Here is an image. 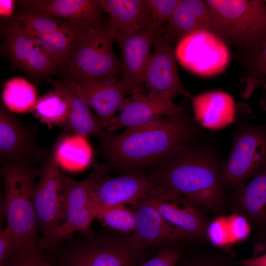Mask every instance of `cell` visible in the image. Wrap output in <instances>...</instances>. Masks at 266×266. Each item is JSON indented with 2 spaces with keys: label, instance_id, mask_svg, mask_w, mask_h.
I'll list each match as a JSON object with an SVG mask.
<instances>
[{
  "label": "cell",
  "instance_id": "obj_1",
  "mask_svg": "<svg viewBox=\"0 0 266 266\" xmlns=\"http://www.w3.org/2000/svg\"><path fill=\"white\" fill-rule=\"evenodd\" d=\"M184 110L102 139L101 152L109 167L130 171L151 167L169 154L195 140L200 129Z\"/></svg>",
  "mask_w": 266,
  "mask_h": 266
},
{
  "label": "cell",
  "instance_id": "obj_2",
  "mask_svg": "<svg viewBox=\"0 0 266 266\" xmlns=\"http://www.w3.org/2000/svg\"><path fill=\"white\" fill-rule=\"evenodd\" d=\"M222 163L211 148L194 141L150 167L148 175L156 186L186 197L204 212L217 213L227 202Z\"/></svg>",
  "mask_w": 266,
  "mask_h": 266
},
{
  "label": "cell",
  "instance_id": "obj_3",
  "mask_svg": "<svg viewBox=\"0 0 266 266\" xmlns=\"http://www.w3.org/2000/svg\"><path fill=\"white\" fill-rule=\"evenodd\" d=\"M39 173L40 170L34 167L16 164H1L6 227L14 236L17 249L38 246L34 191L35 178Z\"/></svg>",
  "mask_w": 266,
  "mask_h": 266
},
{
  "label": "cell",
  "instance_id": "obj_4",
  "mask_svg": "<svg viewBox=\"0 0 266 266\" xmlns=\"http://www.w3.org/2000/svg\"><path fill=\"white\" fill-rule=\"evenodd\" d=\"M113 42L108 23L101 20L84 28L66 65L69 79L77 82L118 79L122 71L113 51Z\"/></svg>",
  "mask_w": 266,
  "mask_h": 266
},
{
  "label": "cell",
  "instance_id": "obj_5",
  "mask_svg": "<svg viewBox=\"0 0 266 266\" xmlns=\"http://www.w3.org/2000/svg\"><path fill=\"white\" fill-rule=\"evenodd\" d=\"M109 168L107 163L101 164L80 181L63 174L61 221L58 226L44 233L38 241L40 248L53 249L73 233L88 228L97 215L92 201L94 189Z\"/></svg>",
  "mask_w": 266,
  "mask_h": 266
},
{
  "label": "cell",
  "instance_id": "obj_6",
  "mask_svg": "<svg viewBox=\"0 0 266 266\" xmlns=\"http://www.w3.org/2000/svg\"><path fill=\"white\" fill-rule=\"evenodd\" d=\"M226 43L245 49L266 40V3L261 0H206Z\"/></svg>",
  "mask_w": 266,
  "mask_h": 266
},
{
  "label": "cell",
  "instance_id": "obj_7",
  "mask_svg": "<svg viewBox=\"0 0 266 266\" xmlns=\"http://www.w3.org/2000/svg\"><path fill=\"white\" fill-rule=\"evenodd\" d=\"M232 148L222 163L221 175L225 189H235L266 167V124H238Z\"/></svg>",
  "mask_w": 266,
  "mask_h": 266
},
{
  "label": "cell",
  "instance_id": "obj_8",
  "mask_svg": "<svg viewBox=\"0 0 266 266\" xmlns=\"http://www.w3.org/2000/svg\"><path fill=\"white\" fill-rule=\"evenodd\" d=\"M174 41L160 32L153 33V51L147 67L144 84L148 95L166 100L179 96H192L181 83L177 71Z\"/></svg>",
  "mask_w": 266,
  "mask_h": 266
},
{
  "label": "cell",
  "instance_id": "obj_9",
  "mask_svg": "<svg viewBox=\"0 0 266 266\" xmlns=\"http://www.w3.org/2000/svg\"><path fill=\"white\" fill-rule=\"evenodd\" d=\"M37 128L26 125L5 108L0 109V160L2 164L41 166L52 152L36 142Z\"/></svg>",
  "mask_w": 266,
  "mask_h": 266
},
{
  "label": "cell",
  "instance_id": "obj_10",
  "mask_svg": "<svg viewBox=\"0 0 266 266\" xmlns=\"http://www.w3.org/2000/svg\"><path fill=\"white\" fill-rule=\"evenodd\" d=\"M177 59L197 74L210 75L221 72L229 60L226 43L207 31H198L183 38L175 48Z\"/></svg>",
  "mask_w": 266,
  "mask_h": 266
},
{
  "label": "cell",
  "instance_id": "obj_11",
  "mask_svg": "<svg viewBox=\"0 0 266 266\" xmlns=\"http://www.w3.org/2000/svg\"><path fill=\"white\" fill-rule=\"evenodd\" d=\"M145 200L169 224L194 240H202L206 237L208 222L204 212L186 197L156 186Z\"/></svg>",
  "mask_w": 266,
  "mask_h": 266
},
{
  "label": "cell",
  "instance_id": "obj_12",
  "mask_svg": "<svg viewBox=\"0 0 266 266\" xmlns=\"http://www.w3.org/2000/svg\"><path fill=\"white\" fill-rule=\"evenodd\" d=\"M121 52L123 77L120 82L127 95L141 92L152 52L151 28L131 33L113 34Z\"/></svg>",
  "mask_w": 266,
  "mask_h": 266
},
{
  "label": "cell",
  "instance_id": "obj_13",
  "mask_svg": "<svg viewBox=\"0 0 266 266\" xmlns=\"http://www.w3.org/2000/svg\"><path fill=\"white\" fill-rule=\"evenodd\" d=\"M155 186L148 174L139 170L112 178L103 177L94 189L92 201L98 215L116 205L133 206L147 198Z\"/></svg>",
  "mask_w": 266,
  "mask_h": 266
},
{
  "label": "cell",
  "instance_id": "obj_14",
  "mask_svg": "<svg viewBox=\"0 0 266 266\" xmlns=\"http://www.w3.org/2000/svg\"><path fill=\"white\" fill-rule=\"evenodd\" d=\"M143 250L128 238L93 240L68 254L65 266H136Z\"/></svg>",
  "mask_w": 266,
  "mask_h": 266
},
{
  "label": "cell",
  "instance_id": "obj_15",
  "mask_svg": "<svg viewBox=\"0 0 266 266\" xmlns=\"http://www.w3.org/2000/svg\"><path fill=\"white\" fill-rule=\"evenodd\" d=\"M62 176L52 152L41 166L34 191V205L37 224L44 233L58 226L62 214Z\"/></svg>",
  "mask_w": 266,
  "mask_h": 266
},
{
  "label": "cell",
  "instance_id": "obj_16",
  "mask_svg": "<svg viewBox=\"0 0 266 266\" xmlns=\"http://www.w3.org/2000/svg\"><path fill=\"white\" fill-rule=\"evenodd\" d=\"M135 225L128 238L140 249L158 245H171L194 240L184 232L169 224L145 199L133 206Z\"/></svg>",
  "mask_w": 266,
  "mask_h": 266
},
{
  "label": "cell",
  "instance_id": "obj_17",
  "mask_svg": "<svg viewBox=\"0 0 266 266\" xmlns=\"http://www.w3.org/2000/svg\"><path fill=\"white\" fill-rule=\"evenodd\" d=\"M68 80L76 91L95 111L99 122L106 130L126 99L127 94L120 81L115 77L82 82L70 79Z\"/></svg>",
  "mask_w": 266,
  "mask_h": 266
},
{
  "label": "cell",
  "instance_id": "obj_18",
  "mask_svg": "<svg viewBox=\"0 0 266 266\" xmlns=\"http://www.w3.org/2000/svg\"><path fill=\"white\" fill-rule=\"evenodd\" d=\"M184 109L173 100H166L135 93L126 98L120 110L106 129L108 132L121 128H134L146 124L160 117L181 114Z\"/></svg>",
  "mask_w": 266,
  "mask_h": 266
},
{
  "label": "cell",
  "instance_id": "obj_19",
  "mask_svg": "<svg viewBox=\"0 0 266 266\" xmlns=\"http://www.w3.org/2000/svg\"><path fill=\"white\" fill-rule=\"evenodd\" d=\"M202 30L216 35L214 16L206 1L180 0L169 20L159 32L177 44L187 35Z\"/></svg>",
  "mask_w": 266,
  "mask_h": 266
},
{
  "label": "cell",
  "instance_id": "obj_20",
  "mask_svg": "<svg viewBox=\"0 0 266 266\" xmlns=\"http://www.w3.org/2000/svg\"><path fill=\"white\" fill-rule=\"evenodd\" d=\"M19 3L24 11L46 15L90 26L104 12L100 0H27Z\"/></svg>",
  "mask_w": 266,
  "mask_h": 266
},
{
  "label": "cell",
  "instance_id": "obj_21",
  "mask_svg": "<svg viewBox=\"0 0 266 266\" xmlns=\"http://www.w3.org/2000/svg\"><path fill=\"white\" fill-rule=\"evenodd\" d=\"M231 209L259 231L266 228V167L247 184L234 189Z\"/></svg>",
  "mask_w": 266,
  "mask_h": 266
},
{
  "label": "cell",
  "instance_id": "obj_22",
  "mask_svg": "<svg viewBox=\"0 0 266 266\" xmlns=\"http://www.w3.org/2000/svg\"><path fill=\"white\" fill-rule=\"evenodd\" d=\"M54 91L67 101L69 114L65 129L84 136L95 135L104 138L110 134L102 128L97 117L91 112L89 105L76 91L70 81H51Z\"/></svg>",
  "mask_w": 266,
  "mask_h": 266
},
{
  "label": "cell",
  "instance_id": "obj_23",
  "mask_svg": "<svg viewBox=\"0 0 266 266\" xmlns=\"http://www.w3.org/2000/svg\"><path fill=\"white\" fill-rule=\"evenodd\" d=\"M108 13L113 33H131L152 27V20L144 0H100Z\"/></svg>",
  "mask_w": 266,
  "mask_h": 266
},
{
  "label": "cell",
  "instance_id": "obj_24",
  "mask_svg": "<svg viewBox=\"0 0 266 266\" xmlns=\"http://www.w3.org/2000/svg\"><path fill=\"white\" fill-rule=\"evenodd\" d=\"M196 122L204 127L217 129L233 121L234 104L228 94L207 92L191 98Z\"/></svg>",
  "mask_w": 266,
  "mask_h": 266
},
{
  "label": "cell",
  "instance_id": "obj_25",
  "mask_svg": "<svg viewBox=\"0 0 266 266\" xmlns=\"http://www.w3.org/2000/svg\"><path fill=\"white\" fill-rule=\"evenodd\" d=\"M53 152L60 166L71 171L86 168L93 156L92 148L86 136L75 134L61 139Z\"/></svg>",
  "mask_w": 266,
  "mask_h": 266
},
{
  "label": "cell",
  "instance_id": "obj_26",
  "mask_svg": "<svg viewBox=\"0 0 266 266\" xmlns=\"http://www.w3.org/2000/svg\"><path fill=\"white\" fill-rule=\"evenodd\" d=\"M5 37L9 56L18 69L24 66L40 39L17 21L12 20L5 29Z\"/></svg>",
  "mask_w": 266,
  "mask_h": 266
},
{
  "label": "cell",
  "instance_id": "obj_27",
  "mask_svg": "<svg viewBox=\"0 0 266 266\" xmlns=\"http://www.w3.org/2000/svg\"><path fill=\"white\" fill-rule=\"evenodd\" d=\"M2 99L9 110L18 113L33 110L38 100L34 86L19 77H13L5 82Z\"/></svg>",
  "mask_w": 266,
  "mask_h": 266
},
{
  "label": "cell",
  "instance_id": "obj_28",
  "mask_svg": "<svg viewBox=\"0 0 266 266\" xmlns=\"http://www.w3.org/2000/svg\"><path fill=\"white\" fill-rule=\"evenodd\" d=\"M13 20L21 23L39 39L58 31L87 26L78 22L66 21L46 15L26 11H23L15 16Z\"/></svg>",
  "mask_w": 266,
  "mask_h": 266
},
{
  "label": "cell",
  "instance_id": "obj_29",
  "mask_svg": "<svg viewBox=\"0 0 266 266\" xmlns=\"http://www.w3.org/2000/svg\"><path fill=\"white\" fill-rule=\"evenodd\" d=\"M85 27L58 31L40 38V45L59 66H66L82 30Z\"/></svg>",
  "mask_w": 266,
  "mask_h": 266
},
{
  "label": "cell",
  "instance_id": "obj_30",
  "mask_svg": "<svg viewBox=\"0 0 266 266\" xmlns=\"http://www.w3.org/2000/svg\"><path fill=\"white\" fill-rule=\"evenodd\" d=\"M33 110L40 121L49 127L58 126L65 128L67 124L69 114L68 103L55 91L38 99Z\"/></svg>",
  "mask_w": 266,
  "mask_h": 266
},
{
  "label": "cell",
  "instance_id": "obj_31",
  "mask_svg": "<svg viewBox=\"0 0 266 266\" xmlns=\"http://www.w3.org/2000/svg\"><path fill=\"white\" fill-rule=\"evenodd\" d=\"M243 50L242 60L245 73L241 82L246 84L266 79V40Z\"/></svg>",
  "mask_w": 266,
  "mask_h": 266
},
{
  "label": "cell",
  "instance_id": "obj_32",
  "mask_svg": "<svg viewBox=\"0 0 266 266\" xmlns=\"http://www.w3.org/2000/svg\"><path fill=\"white\" fill-rule=\"evenodd\" d=\"M105 226L123 233L133 232L135 215L133 209L125 205L114 206L106 209L97 217Z\"/></svg>",
  "mask_w": 266,
  "mask_h": 266
},
{
  "label": "cell",
  "instance_id": "obj_33",
  "mask_svg": "<svg viewBox=\"0 0 266 266\" xmlns=\"http://www.w3.org/2000/svg\"><path fill=\"white\" fill-rule=\"evenodd\" d=\"M60 66L51 56L37 44L27 60L22 70L36 76H44L53 73Z\"/></svg>",
  "mask_w": 266,
  "mask_h": 266
},
{
  "label": "cell",
  "instance_id": "obj_34",
  "mask_svg": "<svg viewBox=\"0 0 266 266\" xmlns=\"http://www.w3.org/2000/svg\"><path fill=\"white\" fill-rule=\"evenodd\" d=\"M151 16L153 33L159 32L169 20L180 0H144Z\"/></svg>",
  "mask_w": 266,
  "mask_h": 266
},
{
  "label": "cell",
  "instance_id": "obj_35",
  "mask_svg": "<svg viewBox=\"0 0 266 266\" xmlns=\"http://www.w3.org/2000/svg\"><path fill=\"white\" fill-rule=\"evenodd\" d=\"M3 266H53L38 246L16 249Z\"/></svg>",
  "mask_w": 266,
  "mask_h": 266
},
{
  "label": "cell",
  "instance_id": "obj_36",
  "mask_svg": "<svg viewBox=\"0 0 266 266\" xmlns=\"http://www.w3.org/2000/svg\"><path fill=\"white\" fill-rule=\"evenodd\" d=\"M179 266H240L228 256L211 251L200 252L192 256Z\"/></svg>",
  "mask_w": 266,
  "mask_h": 266
},
{
  "label": "cell",
  "instance_id": "obj_37",
  "mask_svg": "<svg viewBox=\"0 0 266 266\" xmlns=\"http://www.w3.org/2000/svg\"><path fill=\"white\" fill-rule=\"evenodd\" d=\"M182 243L167 245L155 256L138 266H176L183 249Z\"/></svg>",
  "mask_w": 266,
  "mask_h": 266
},
{
  "label": "cell",
  "instance_id": "obj_38",
  "mask_svg": "<svg viewBox=\"0 0 266 266\" xmlns=\"http://www.w3.org/2000/svg\"><path fill=\"white\" fill-rule=\"evenodd\" d=\"M17 249L14 235L6 227L0 230V266L5 262Z\"/></svg>",
  "mask_w": 266,
  "mask_h": 266
},
{
  "label": "cell",
  "instance_id": "obj_39",
  "mask_svg": "<svg viewBox=\"0 0 266 266\" xmlns=\"http://www.w3.org/2000/svg\"><path fill=\"white\" fill-rule=\"evenodd\" d=\"M265 252H266V228L260 231L255 238L252 257L259 256Z\"/></svg>",
  "mask_w": 266,
  "mask_h": 266
},
{
  "label": "cell",
  "instance_id": "obj_40",
  "mask_svg": "<svg viewBox=\"0 0 266 266\" xmlns=\"http://www.w3.org/2000/svg\"><path fill=\"white\" fill-rule=\"evenodd\" d=\"M241 266H266V252L255 257L238 261Z\"/></svg>",
  "mask_w": 266,
  "mask_h": 266
},
{
  "label": "cell",
  "instance_id": "obj_41",
  "mask_svg": "<svg viewBox=\"0 0 266 266\" xmlns=\"http://www.w3.org/2000/svg\"><path fill=\"white\" fill-rule=\"evenodd\" d=\"M15 1L12 0H0V13L2 17L9 18L12 14Z\"/></svg>",
  "mask_w": 266,
  "mask_h": 266
},
{
  "label": "cell",
  "instance_id": "obj_42",
  "mask_svg": "<svg viewBox=\"0 0 266 266\" xmlns=\"http://www.w3.org/2000/svg\"><path fill=\"white\" fill-rule=\"evenodd\" d=\"M262 88L263 91L260 99V106L263 110H266V85Z\"/></svg>",
  "mask_w": 266,
  "mask_h": 266
},
{
  "label": "cell",
  "instance_id": "obj_43",
  "mask_svg": "<svg viewBox=\"0 0 266 266\" xmlns=\"http://www.w3.org/2000/svg\"><path fill=\"white\" fill-rule=\"evenodd\" d=\"M265 85H266V79L254 82L252 84V87L255 90L259 87L263 88Z\"/></svg>",
  "mask_w": 266,
  "mask_h": 266
},
{
  "label": "cell",
  "instance_id": "obj_44",
  "mask_svg": "<svg viewBox=\"0 0 266 266\" xmlns=\"http://www.w3.org/2000/svg\"><path fill=\"white\" fill-rule=\"evenodd\" d=\"M264 1L265 2V3H266V0H264Z\"/></svg>",
  "mask_w": 266,
  "mask_h": 266
},
{
  "label": "cell",
  "instance_id": "obj_45",
  "mask_svg": "<svg viewBox=\"0 0 266 266\" xmlns=\"http://www.w3.org/2000/svg\"><path fill=\"white\" fill-rule=\"evenodd\" d=\"M240 266H241L240 265Z\"/></svg>",
  "mask_w": 266,
  "mask_h": 266
}]
</instances>
